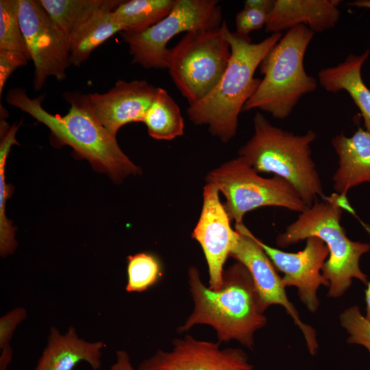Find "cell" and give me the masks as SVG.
<instances>
[{"label":"cell","mask_w":370,"mask_h":370,"mask_svg":"<svg viewBox=\"0 0 370 370\" xmlns=\"http://www.w3.org/2000/svg\"><path fill=\"white\" fill-rule=\"evenodd\" d=\"M43 98L31 99L25 90L16 88L8 92L6 99L9 104L46 125L61 144L71 146L80 156L113 178L119 180L140 173V167L121 150L116 137L97 120L86 95L66 92L64 98L70 103V108L62 116L46 111L42 106Z\"/></svg>","instance_id":"7a4b0ae2"},{"label":"cell","mask_w":370,"mask_h":370,"mask_svg":"<svg viewBox=\"0 0 370 370\" xmlns=\"http://www.w3.org/2000/svg\"><path fill=\"white\" fill-rule=\"evenodd\" d=\"M225 21L217 28L186 33L169 49L166 69L182 96L192 105L219 83L231 57Z\"/></svg>","instance_id":"52a82bcc"},{"label":"cell","mask_w":370,"mask_h":370,"mask_svg":"<svg viewBox=\"0 0 370 370\" xmlns=\"http://www.w3.org/2000/svg\"><path fill=\"white\" fill-rule=\"evenodd\" d=\"M254 238L276 269L284 273V286L296 287L299 300L310 312H316L320 306L318 290L321 286L330 285L322 274L323 266L329 256L324 242L315 236L309 237L302 250L292 253L271 247L255 236Z\"/></svg>","instance_id":"4fadbf2b"},{"label":"cell","mask_w":370,"mask_h":370,"mask_svg":"<svg viewBox=\"0 0 370 370\" xmlns=\"http://www.w3.org/2000/svg\"><path fill=\"white\" fill-rule=\"evenodd\" d=\"M222 12L217 0H176L170 13L140 32H121L132 62L145 69H166L169 42L182 32L219 27Z\"/></svg>","instance_id":"9c48e42d"},{"label":"cell","mask_w":370,"mask_h":370,"mask_svg":"<svg viewBox=\"0 0 370 370\" xmlns=\"http://www.w3.org/2000/svg\"><path fill=\"white\" fill-rule=\"evenodd\" d=\"M145 80H118L105 93L86 95L90 106L99 123L116 137L119 130L132 122H143L157 92Z\"/></svg>","instance_id":"9a60e30c"},{"label":"cell","mask_w":370,"mask_h":370,"mask_svg":"<svg viewBox=\"0 0 370 370\" xmlns=\"http://www.w3.org/2000/svg\"><path fill=\"white\" fill-rule=\"evenodd\" d=\"M336 195L335 193L322 201H315L276 237V245L280 248L312 236L324 242L329 256L323 266L322 274L330 283L327 295L331 298L342 297L354 278L366 285L369 282L359 262L362 256L370 251V244L347 237L341 224L343 210L337 204Z\"/></svg>","instance_id":"277c9868"},{"label":"cell","mask_w":370,"mask_h":370,"mask_svg":"<svg viewBox=\"0 0 370 370\" xmlns=\"http://www.w3.org/2000/svg\"><path fill=\"white\" fill-rule=\"evenodd\" d=\"M12 127H16L17 128H18V126L16 125H14ZM9 128H10V127H9ZM9 128H8L7 130H8ZM4 131H5V130H3V131H2V132H1V134L3 132H4Z\"/></svg>","instance_id":"e575fe53"},{"label":"cell","mask_w":370,"mask_h":370,"mask_svg":"<svg viewBox=\"0 0 370 370\" xmlns=\"http://www.w3.org/2000/svg\"><path fill=\"white\" fill-rule=\"evenodd\" d=\"M26 317V310L23 307H17L0 318V370H6L12 361L13 351L10 347V341L17 326Z\"/></svg>","instance_id":"83f0119b"},{"label":"cell","mask_w":370,"mask_h":370,"mask_svg":"<svg viewBox=\"0 0 370 370\" xmlns=\"http://www.w3.org/2000/svg\"><path fill=\"white\" fill-rule=\"evenodd\" d=\"M25 55L9 51H0V95L11 74L18 67L27 63Z\"/></svg>","instance_id":"f546056e"},{"label":"cell","mask_w":370,"mask_h":370,"mask_svg":"<svg viewBox=\"0 0 370 370\" xmlns=\"http://www.w3.org/2000/svg\"><path fill=\"white\" fill-rule=\"evenodd\" d=\"M143 122L149 136L157 140H171L184 134V123L180 108L162 88L158 87Z\"/></svg>","instance_id":"44dd1931"},{"label":"cell","mask_w":370,"mask_h":370,"mask_svg":"<svg viewBox=\"0 0 370 370\" xmlns=\"http://www.w3.org/2000/svg\"><path fill=\"white\" fill-rule=\"evenodd\" d=\"M225 36L231 57L224 74L206 97L189 105L186 111L190 121L208 125L212 135L223 143L236 135L238 116L261 82L254 73L282 36V33H275L253 43L249 36L232 32L228 28Z\"/></svg>","instance_id":"3957f363"},{"label":"cell","mask_w":370,"mask_h":370,"mask_svg":"<svg viewBox=\"0 0 370 370\" xmlns=\"http://www.w3.org/2000/svg\"><path fill=\"white\" fill-rule=\"evenodd\" d=\"M110 370H134L127 352L118 350L116 352V361L111 366Z\"/></svg>","instance_id":"4dcf8cb0"},{"label":"cell","mask_w":370,"mask_h":370,"mask_svg":"<svg viewBox=\"0 0 370 370\" xmlns=\"http://www.w3.org/2000/svg\"><path fill=\"white\" fill-rule=\"evenodd\" d=\"M254 133L238 150L258 173H273L288 182L307 206L325 198L322 182L312 158L310 145L317 134L309 130L304 134L273 125L260 112L253 119Z\"/></svg>","instance_id":"5b68a950"},{"label":"cell","mask_w":370,"mask_h":370,"mask_svg":"<svg viewBox=\"0 0 370 370\" xmlns=\"http://www.w3.org/2000/svg\"><path fill=\"white\" fill-rule=\"evenodd\" d=\"M369 54V49L358 56L349 54L338 65L321 69L318 73V82L328 92L346 91L361 113L365 130L370 133V89L361 75Z\"/></svg>","instance_id":"ffe728a7"},{"label":"cell","mask_w":370,"mask_h":370,"mask_svg":"<svg viewBox=\"0 0 370 370\" xmlns=\"http://www.w3.org/2000/svg\"><path fill=\"white\" fill-rule=\"evenodd\" d=\"M122 1L90 0L68 35L71 64L79 66L97 47L121 32L114 10Z\"/></svg>","instance_id":"2e32d148"},{"label":"cell","mask_w":370,"mask_h":370,"mask_svg":"<svg viewBox=\"0 0 370 370\" xmlns=\"http://www.w3.org/2000/svg\"><path fill=\"white\" fill-rule=\"evenodd\" d=\"M349 5L358 8L370 9V0H356L348 3Z\"/></svg>","instance_id":"836d02e7"},{"label":"cell","mask_w":370,"mask_h":370,"mask_svg":"<svg viewBox=\"0 0 370 370\" xmlns=\"http://www.w3.org/2000/svg\"><path fill=\"white\" fill-rule=\"evenodd\" d=\"M360 221L361 225L363 226L364 229L368 233L370 236V225ZM367 288L365 291V302H366V318L370 321V281L368 282Z\"/></svg>","instance_id":"d6a6232c"},{"label":"cell","mask_w":370,"mask_h":370,"mask_svg":"<svg viewBox=\"0 0 370 370\" xmlns=\"http://www.w3.org/2000/svg\"><path fill=\"white\" fill-rule=\"evenodd\" d=\"M236 240L230 257L242 263L249 271L258 294L262 312L271 305L282 306L304 336L309 353L314 356L319 349L317 332L304 323L298 310L288 299L285 287L271 260L259 246L254 234L243 224L235 225Z\"/></svg>","instance_id":"8fae6325"},{"label":"cell","mask_w":370,"mask_h":370,"mask_svg":"<svg viewBox=\"0 0 370 370\" xmlns=\"http://www.w3.org/2000/svg\"><path fill=\"white\" fill-rule=\"evenodd\" d=\"M188 275L194 307L178 332L196 325H208L215 330L219 343L234 340L253 350L254 334L265 326L267 319L260 309L248 269L237 261L230 266L224 270L223 286L218 291L203 283L195 267L189 268Z\"/></svg>","instance_id":"6da1fadb"},{"label":"cell","mask_w":370,"mask_h":370,"mask_svg":"<svg viewBox=\"0 0 370 370\" xmlns=\"http://www.w3.org/2000/svg\"><path fill=\"white\" fill-rule=\"evenodd\" d=\"M104 347L101 341L80 338L73 326L64 334L51 327L47 345L34 370H73L80 362H86L94 370H99Z\"/></svg>","instance_id":"ac0fdd59"},{"label":"cell","mask_w":370,"mask_h":370,"mask_svg":"<svg viewBox=\"0 0 370 370\" xmlns=\"http://www.w3.org/2000/svg\"><path fill=\"white\" fill-rule=\"evenodd\" d=\"M126 291L143 292L153 286L161 278V265L156 257L138 253L127 257Z\"/></svg>","instance_id":"cb8c5ba5"},{"label":"cell","mask_w":370,"mask_h":370,"mask_svg":"<svg viewBox=\"0 0 370 370\" xmlns=\"http://www.w3.org/2000/svg\"><path fill=\"white\" fill-rule=\"evenodd\" d=\"M53 23L67 36L90 0H39Z\"/></svg>","instance_id":"484cf974"},{"label":"cell","mask_w":370,"mask_h":370,"mask_svg":"<svg viewBox=\"0 0 370 370\" xmlns=\"http://www.w3.org/2000/svg\"><path fill=\"white\" fill-rule=\"evenodd\" d=\"M18 5L21 29L34 65V89L38 91L49 77L66 78L71 65L69 41L39 0H18Z\"/></svg>","instance_id":"30bf717a"},{"label":"cell","mask_w":370,"mask_h":370,"mask_svg":"<svg viewBox=\"0 0 370 370\" xmlns=\"http://www.w3.org/2000/svg\"><path fill=\"white\" fill-rule=\"evenodd\" d=\"M176 0L123 1L114 10L121 32H140L166 17Z\"/></svg>","instance_id":"7402d4cb"},{"label":"cell","mask_w":370,"mask_h":370,"mask_svg":"<svg viewBox=\"0 0 370 370\" xmlns=\"http://www.w3.org/2000/svg\"><path fill=\"white\" fill-rule=\"evenodd\" d=\"M274 4V0H246L244 7L254 8L270 12Z\"/></svg>","instance_id":"1f68e13d"},{"label":"cell","mask_w":370,"mask_h":370,"mask_svg":"<svg viewBox=\"0 0 370 370\" xmlns=\"http://www.w3.org/2000/svg\"><path fill=\"white\" fill-rule=\"evenodd\" d=\"M314 34L305 25L286 31L260 63V71L264 77L243 111L259 109L275 119H284L302 96L317 89V81L306 73L304 66Z\"/></svg>","instance_id":"8992f818"},{"label":"cell","mask_w":370,"mask_h":370,"mask_svg":"<svg viewBox=\"0 0 370 370\" xmlns=\"http://www.w3.org/2000/svg\"><path fill=\"white\" fill-rule=\"evenodd\" d=\"M219 193L214 184L205 185L201 214L192 233V237L202 248L208 268V287L214 291L220 290L223 286L224 264L237 236L221 202Z\"/></svg>","instance_id":"5bb4252c"},{"label":"cell","mask_w":370,"mask_h":370,"mask_svg":"<svg viewBox=\"0 0 370 370\" xmlns=\"http://www.w3.org/2000/svg\"><path fill=\"white\" fill-rule=\"evenodd\" d=\"M11 145L0 144V254L5 257L14 251L17 247L15 231L5 215V202L8 191L5 181V165Z\"/></svg>","instance_id":"d4e9b609"},{"label":"cell","mask_w":370,"mask_h":370,"mask_svg":"<svg viewBox=\"0 0 370 370\" xmlns=\"http://www.w3.org/2000/svg\"><path fill=\"white\" fill-rule=\"evenodd\" d=\"M173 347L158 349L143 360L137 370H254L240 348L221 349L220 343L200 341L191 335L176 338Z\"/></svg>","instance_id":"7c38bea8"},{"label":"cell","mask_w":370,"mask_h":370,"mask_svg":"<svg viewBox=\"0 0 370 370\" xmlns=\"http://www.w3.org/2000/svg\"><path fill=\"white\" fill-rule=\"evenodd\" d=\"M18 0L0 1V51L21 53L31 60L18 19Z\"/></svg>","instance_id":"603a6c76"},{"label":"cell","mask_w":370,"mask_h":370,"mask_svg":"<svg viewBox=\"0 0 370 370\" xmlns=\"http://www.w3.org/2000/svg\"><path fill=\"white\" fill-rule=\"evenodd\" d=\"M269 14L265 11L244 7L236 16V33L248 36L252 31L260 29L266 25Z\"/></svg>","instance_id":"f1b7e54d"},{"label":"cell","mask_w":370,"mask_h":370,"mask_svg":"<svg viewBox=\"0 0 370 370\" xmlns=\"http://www.w3.org/2000/svg\"><path fill=\"white\" fill-rule=\"evenodd\" d=\"M341 325L348 334L347 342L364 346L370 353V321L358 306L347 308L339 315Z\"/></svg>","instance_id":"4316f807"},{"label":"cell","mask_w":370,"mask_h":370,"mask_svg":"<svg viewBox=\"0 0 370 370\" xmlns=\"http://www.w3.org/2000/svg\"><path fill=\"white\" fill-rule=\"evenodd\" d=\"M206 182L223 194L225 208L235 225L243 223L246 213L261 207H281L300 213L308 208L288 182L277 175L260 176L239 156L210 171Z\"/></svg>","instance_id":"ba28073f"},{"label":"cell","mask_w":370,"mask_h":370,"mask_svg":"<svg viewBox=\"0 0 370 370\" xmlns=\"http://www.w3.org/2000/svg\"><path fill=\"white\" fill-rule=\"evenodd\" d=\"M340 2V0H274L265 31L281 33L298 25H305L314 32L328 30L339 20Z\"/></svg>","instance_id":"e0dca14e"},{"label":"cell","mask_w":370,"mask_h":370,"mask_svg":"<svg viewBox=\"0 0 370 370\" xmlns=\"http://www.w3.org/2000/svg\"><path fill=\"white\" fill-rule=\"evenodd\" d=\"M332 145L338 156V167L332 176L336 193L346 195L352 188L370 183V133L359 127L352 136H334Z\"/></svg>","instance_id":"d6986e66"}]
</instances>
